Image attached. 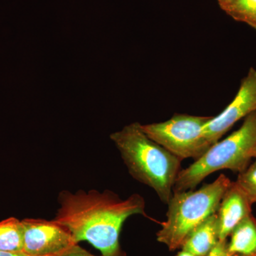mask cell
I'll return each instance as SVG.
<instances>
[{"label":"cell","mask_w":256,"mask_h":256,"mask_svg":"<svg viewBox=\"0 0 256 256\" xmlns=\"http://www.w3.org/2000/svg\"><path fill=\"white\" fill-rule=\"evenodd\" d=\"M256 111V69L250 68L242 79L236 96L218 116L212 117L203 128V134L212 146L218 142L238 120Z\"/></svg>","instance_id":"obj_7"},{"label":"cell","mask_w":256,"mask_h":256,"mask_svg":"<svg viewBox=\"0 0 256 256\" xmlns=\"http://www.w3.org/2000/svg\"><path fill=\"white\" fill-rule=\"evenodd\" d=\"M236 183L245 193L252 204L256 203V160L239 173Z\"/></svg>","instance_id":"obj_13"},{"label":"cell","mask_w":256,"mask_h":256,"mask_svg":"<svg viewBox=\"0 0 256 256\" xmlns=\"http://www.w3.org/2000/svg\"><path fill=\"white\" fill-rule=\"evenodd\" d=\"M24 228L22 220L10 217L0 222V252H22Z\"/></svg>","instance_id":"obj_11"},{"label":"cell","mask_w":256,"mask_h":256,"mask_svg":"<svg viewBox=\"0 0 256 256\" xmlns=\"http://www.w3.org/2000/svg\"><path fill=\"white\" fill-rule=\"evenodd\" d=\"M220 242L216 213L192 230L182 246V250L194 256H206Z\"/></svg>","instance_id":"obj_9"},{"label":"cell","mask_w":256,"mask_h":256,"mask_svg":"<svg viewBox=\"0 0 256 256\" xmlns=\"http://www.w3.org/2000/svg\"><path fill=\"white\" fill-rule=\"evenodd\" d=\"M232 181L222 174L200 190L174 192L169 202L166 222L156 234L158 242L170 250L181 248L184 242L200 224L216 213L224 193Z\"/></svg>","instance_id":"obj_3"},{"label":"cell","mask_w":256,"mask_h":256,"mask_svg":"<svg viewBox=\"0 0 256 256\" xmlns=\"http://www.w3.org/2000/svg\"><path fill=\"white\" fill-rule=\"evenodd\" d=\"M256 144V111L244 118L238 130L210 146L201 158L186 169L180 170L173 192L194 190L208 175L220 170L242 172L250 164Z\"/></svg>","instance_id":"obj_4"},{"label":"cell","mask_w":256,"mask_h":256,"mask_svg":"<svg viewBox=\"0 0 256 256\" xmlns=\"http://www.w3.org/2000/svg\"><path fill=\"white\" fill-rule=\"evenodd\" d=\"M0 256H34L28 255L24 252H0Z\"/></svg>","instance_id":"obj_16"},{"label":"cell","mask_w":256,"mask_h":256,"mask_svg":"<svg viewBox=\"0 0 256 256\" xmlns=\"http://www.w3.org/2000/svg\"><path fill=\"white\" fill-rule=\"evenodd\" d=\"M56 256H96L90 254L85 249L82 248L79 246L78 244L73 246L69 248L66 250L62 252L60 255Z\"/></svg>","instance_id":"obj_15"},{"label":"cell","mask_w":256,"mask_h":256,"mask_svg":"<svg viewBox=\"0 0 256 256\" xmlns=\"http://www.w3.org/2000/svg\"><path fill=\"white\" fill-rule=\"evenodd\" d=\"M206 256H239L228 250V240H220Z\"/></svg>","instance_id":"obj_14"},{"label":"cell","mask_w":256,"mask_h":256,"mask_svg":"<svg viewBox=\"0 0 256 256\" xmlns=\"http://www.w3.org/2000/svg\"><path fill=\"white\" fill-rule=\"evenodd\" d=\"M228 250L239 256H256V218L250 214L232 230Z\"/></svg>","instance_id":"obj_10"},{"label":"cell","mask_w":256,"mask_h":256,"mask_svg":"<svg viewBox=\"0 0 256 256\" xmlns=\"http://www.w3.org/2000/svg\"><path fill=\"white\" fill-rule=\"evenodd\" d=\"M110 138L132 178L154 190L168 204L182 160L148 137L138 122L124 126Z\"/></svg>","instance_id":"obj_2"},{"label":"cell","mask_w":256,"mask_h":256,"mask_svg":"<svg viewBox=\"0 0 256 256\" xmlns=\"http://www.w3.org/2000/svg\"><path fill=\"white\" fill-rule=\"evenodd\" d=\"M212 117L175 114L162 122L141 124L153 141L183 160L201 158L212 146L204 136L203 128Z\"/></svg>","instance_id":"obj_5"},{"label":"cell","mask_w":256,"mask_h":256,"mask_svg":"<svg viewBox=\"0 0 256 256\" xmlns=\"http://www.w3.org/2000/svg\"><path fill=\"white\" fill-rule=\"evenodd\" d=\"M217 1H218V4H220V8L224 10V8H226L227 6L234 2L236 0H217Z\"/></svg>","instance_id":"obj_17"},{"label":"cell","mask_w":256,"mask_h":256,"mask_svg":"<svg viewBox=\"0 0 256 256\" xmlns=\"http://www.w3.org/2000/svg\"><path fill=\"white\" fill-rule=\"evenodd\" d=\"M24 228L22 252L34 256H56L77 244L68 229L54 220H22Z\"/></svg>","instance_id":"obj_6"},{"label":"cell","mask_w":256,"mask_h":256,"mask_svg":"<svg viewBox=\"0 0 256 256\" xmlns=\"http://www.w3.org/2000/svg\"><path fill=\"white\" fill-rule=\"evenodd\" d=\"M252 205L236 182H232L216 212L220 240H227L235 227L252 214Z\"/></svg>","instance_id":"obj_8"},{"label":"cell","mask_w":256,"mask_h":256,"mask_svg":"<svg viewBox=\"0 0 256 256\" xmlns=\"http://www.w3.org/2000/svg\"><path fill=\"white\" fill-rule=\"evenodd\" d=\"M223 10L234 20L256 30V0H236Z\"/></svg>","instance_id":"obj_12"},{"label":"cell","mask_w":256,"mask_h":256,"mask_svg":"<svg viewBox=\"0 0 256 256\" xmlns=\"http://www.w3.org/2000/svg\"><path fill=\"white\" fill-rule=\"evenodd\" d=\"M175 256H194L190 254V252H185V250H182L181 252H178Z\"/></svg>","instance_id":"obj_18"},{"label":"cell","mask_w":256,"mask_h":256,"mask_svg":"<svg viewBox=\"0 0 256 256\" xmlns=\"http://www.w3.org/2000/svg\"><path fill=\"white\" fill-rule=\"evenodd\" d=\"M252 158H256V146H254V149H252Z\"/></svg>","instance_id":"obj_19"},{"label":"cell","mask_w":256,"mask_h":256,"mask_svg":"<svg viewBox=\"0 0 256 256\" xmlns=\"http://www.w3.org/2000/svg\"><path fill=\"white\" fill-rule=\"evenodd\" d=\"M55 222L68 229L75 242L86 240L102 256H126L120 245L122 224L134 214L146 216V202L138 194L126 200L110 191L60 192Z\"/></svg>","instance_id":"obj_1"}]
</instances>
